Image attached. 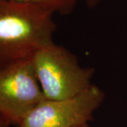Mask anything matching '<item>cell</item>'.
Wrapping results in <instances>:
<instances>
[{"instance_id": "obj_7", "label": "cell", "mask_w": 127, "mask_h": 127, "mask_svg": "<svg viewBox=\"0 0 127 127\" xmlns=\"http://www.w3.org/2000/svg\"><path fill=\"white\" fill-rule=\"evenodd\" d=\"M91 127L89 124H85V125H83V126H80V127Z\"/></svg>"}, {"instance_id": "obj_5", "label": "cell", "mask_w": 127, "mask_h": 127, "mask_svg": "<svg viewBox=\"0 0 127 127\" xmlns=\"http://www.w3.org/2000/svg\"><path fill=\"white\" fill-rule=\"evenodd\" d=\"M40 5L51 10L55 14L67 16L72 13L77 6L79 0H16Z\"/></svg>"}, {"instance_id": "obj_6", "label": "cell", "mask_w": 127, "mask_h": 127, "mask_svg": "<svg viewBox=\"0 0 127 127\" xmlns=\"http://www.w3.org/2000/svg\"><path fill=\"white\" fill-rule=\"evenodd\" d=\"M101 0H84L87 7L89 9H93L100 4Z\"/></svg>"}, {"instance_id": "obj_1", "label": "cell", "mask_w": 127, "mask_h": 127, "mask_svg": "<svg viewBox=\"0 0 127 127\" xmlns=\"http://www.w3.org/2000/svg\"><path fill=\"white\" fill-rule=\"evenodd\" d=\"M54 14L40 5L0 0V64L31 59L54 43Z\"/></svg>"}, {"instance_id": "obj_4", "label": "cell", "mask_w": 127, "mask_h": 127, "mask_svg": "<svg viewBox=\"0 0 127 127\" xmlns=\"http://www.w3.org/2000/svg\"><path fill=\"white\" fill-rule=\"evenodd\" d=\"M105 93L92 84L81 93L61 100L45 99L23 119L18 127H77L93 121Z\"/></svg>"}, {"instance_id": "obj_2", "label": "cell", "mask_w": 127, "mask_h": 127, "mask_svg": "<svg viewBox=\"0 0 127 127\" xmlns=\"http://www.w3.org/2000/svg\"><path fill=\"white\" fill-rule=\"evenodd\" d=\"M31 60L47 100L71 97L93 84L95 68L81 66L76 55L55 42L39 50Z\"/></svg>"}, {"instance_id": "obj_3", "label": "cell", "mask_w": 127, "mask_h": 127, "mask_svg": "<svg viewBox=\"0 0 127 127\" xmlns=\"http://www.w3.org/2000/svg\"><path fill=\"white\" fill-rule=\"evenodd\" d=\"M45 99L31 59L0 64V127H18Z\"/></svg>"}]
</instances>
